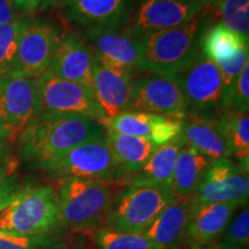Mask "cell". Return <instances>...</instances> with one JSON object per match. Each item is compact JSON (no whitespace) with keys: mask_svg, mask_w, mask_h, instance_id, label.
Wrapping results in <instances>:
<instances>
[{"mask_svg":"<svg viewBox=\"0 0 249 249\" xmlns=\"http://www.w3.org/2000/svg\"><path fill=\"white\" fill-rule=\"evenodd\" d=\"M128 111L149 112L182 119L187 113V107L179 81L176 76L155 73L133 77Z\"/></svg>","mask_w":249,"mask_h":249,"instance_id":"8fae6325","label":"cell"},{"mask_svg":"<svg viewBox=\"0 0 249 249\" xmlns=\"http://www.w3.org/2000/svg\"><path fill=\"white\" fill-rule=\"evenodd\" d=\"M204 11L207 8L198 0H138L123 30L135 38H141L182 26Z\"/></svg>","mask_w":249,"mask_h":249,"instance_id":"9c48e42d","label":"cell"},{"mask_svg":"<svg viewBox=\"0 0 249 249\" xmlns=\"http://www.w3.org/2000/svg\"><path fill=\"white\" fill-rule=\"evenodd\" d=\"M98 249H158L143 233L123 232L107 227L96 236Z\"/></svg>","mask_w":249,"mask_h":249,"instance_id":"4316f807","label":"cell"},{"mask_svg":"<svg viewBox=\"0 0 249 249\" xmlns=\"http://www.w3.org/2000/svg\"><path fill=\"white\" fill-rule=\"evenodd\" d=\"M40 0H13L15 8L21 9L23 12H33L34 9L38 8Z\"/></svg>","mask_w":249,"mask_h":249,"instance_id":"d590c367","label":"cell"},{"mask_svg":"<svg viewBox=\"0 0 249 249\" xmlns=\"http://www.w3.org/2000/svg\"><path fill=\"white\" fill-rule=\"evenodd\" d=\"M227 110L240 112V113L249 111V62L244 67L236 80L231 103Z\"/></svg>","mask_w":249,"mask_h":249,"instance_id":"d6a6232c","label":"cell"},{"mask_svg":"<svg viewBox=\"0 0 249 249\" xmlns=\"http://www.w3.org/2000/svg\"><path fill=\"white\" fill-rule=\"evenodd\" d=\"M183 143L185 142L179 135L172 141L158 145L147 163L134 173L130 181L147 182L172 188L174 166Z\"/></svg>","mask_w":249,"mask_h":249,"instance_id":"cb8c5ba5","label":"cell"},{"mask_svg":"<svg viewBox=\"0 0 249 249\" xmlns=\"http://www.w3.org/2000/svg\"><path fill=\"white\" fill-rule=\"evenodd\" d=\"M136 0H68L62 17L77 28L87 30L123 29L129 21Z\"/></svg>","mask_w":249,"mask_h":249,"instance_id":"5bb4252c","label":"cell"},{"mask_svg":"<svg viewBox=\"0 0 249 249\" xmlns=\"http://www.w3.org/2000/svg\"><path fill=\"white\" fill-rule=\"evenodd\" d=\"M249 49L246 48L241 50L234 58L230 61L218 64L219 68L220 77H222V87H223V102H224V111H226L230 107L231 98L234 91L236 80L244 70V67L248 64Z\"/></svg>","mask_w":249,"mask_h":249,"instance_id":"4dcf8cb0","label":"cell"},{"mask_svg":"<svg viewBox=\"0 0 249 249\" xmlns=\"http://www.w3.org/2000/svg\"><path fill=\"white\" fill-rule=\"evenodd\" d=\"M79 34L92 57L108 67L130 74L140 71L141 46L139 38L123 29L87 30Z\"/></svg>","mask_w":249,"mask_h":249,"instance_id":"4fadbf2b","label":"cell"},{"mask_svg":"<svg viewBox=\"0 0 249 249\" xmlns=\"http://www.w3.org/2000/svg\"><path fill=\"white\" fill-rule=\"evenodd\" d=\"M59 31L45 21H28L18 40L17 55L9 73L36 77L49 67Z\"/></svg>","mask_w":249,"mask_h":249,"instance_id":"9a60e30c","label":"cell"},{"mask_svg":"<svg viewBox=\"0 0 249 249\" xmlns=\"http://www.w3.org/2000/svg\"><path fill=\"white\" fill-rule=\"evenodd\" d=\"M209 26V14L204 11L182 26L139 38L141 46L140 71L177 75L202 53V37Z\"/></svg>","mask_w":249,"mask_h":249,"instance_id":"7a4b0ae2","label":"cell"},{"mask_svg":"<svg viewBox=\"0 0 249 249\" xmlns=\"http://www.w3.org/2000/svg\"><path fill=\"white\" fill-rule=\"evenodd\" d=\"M202 5L204 6L205 8L207 7H213V6H216L218 0H198Z\"/></svg>","mask_w":249,"mask_h":249,"instance_id":"74e56055","label":"cell"},{"mask_svg":"<svg viewBox=\"0 0 249 249\" xmlns=\"http://www.w3.org/2000/svg\"><path fill=\"white\" fill-rule=\"evenodd\" d=\"M219 116L204 118L186 114L182 118L180 136L183 142L209 158L211 161L232 156Z\"/></svg>","mask_w":249,"mask_h":249,"instance_id":"d6986e66","label":"cell"},{"mask_svg":"<svg viewBox=\"0 0 249 249\" xmlns=\"http://www.w3.org/2000/svg\"><path fill=\"white\" fill-rule=\"evenodd\" d=\"M13 0H0V26L18 20Z\"/></svg>","mask_w":249,"mask_h":249,"instance_id":"e575fe53","label":"cell"},{"mask_svg":"<svg viewBox=\"0 0 249 249\" xmlns=\"http://www.w3.org/2000/svg\"><path fill=\"white\" fill-rule=\"evenodd\" d=\"M174 76L179 81L185 97L186 114L216 118L223 113V87L219 68L203 53L198 54Z\"/></svg>","mask_w":249,"mask_h":249,"instance_id":"8992f818","label":"cell"},{"mask_svg":"<svg viewBox=\"0 0 249 249\" xmlns=\"http://www.w3.org/2000/svg\"><path fill=\"white\" fill-rule=\"evenodd\" d=\"M48 245L43 235H20L0 231V249H46Z\"/></svg>","mask_w":249,"mask_h":249,"instance_id":"1f68e13d","label":"cell"},{"mask_svg":"<svg viewBox=\"0 0 249 249\" xmlns=\"http://www.w3.org/2000/svg\"><path fill=\"white\" fill-rule=\"evenodd\" d=\"M68 0H40L38 8L48 9V8H62L67 4Z\"/></svg>","mask_w":249,"mask_h":249,"instance_id":"8d00e7d4","label":"cell"},{"mask_svg":"<svg viewBox=\"0 0 249 249\" xmlns=\"http://www.w3.org/2000/svg\"><path fill=\"white\" fill-rule=\"evenodd\" d=\"M224 132L229 142L231 154L240 161V166L248 170L249 165V114L231 110L220 114Z\"/></svg>","mask_w":249,"mask_h":249,"instance_id":"484cf974","label":"cell"},{"mask_svg":"<svg viewBox=\"0 0 249 249\" xmlns=\"http://www.w3.org/2000/svg\"><path fill=\"white\" fill-rule=\"evenodd\" d=\"M246 48H248V39L222 22L208 27L202 37V53L216 65L230 61Z\"/></svg>","mask_w":249,"mask_h":249,"instance_id":"d4e9b609","label":"cell"},{"mask_svg":"<svg viewBox=\"0 0 249 249\" xmlns=\"http://www.w3.org/2000/svg\"><path fill=\"white\" fill-rule=\"evenodd\" d=\"M105 140L117 161L119 173L124 174L138 172L158 147L150 140L111 130H107Z\"/></svg>","mask_w":249,"mask_h":249,"instance_id":"7402d4cb","label":"cell"},{"mask_svg":"<svg viewBox=\"0 0 249 249\" xmlns=\"http://www.w3.org/2000/svg\"><path fill=\"white\" fill-rule=\"evenodd\" d=\"M104 128L124 135L150 140L157 145L172 141L181 133L182 119L140 111H124L112 118Z\"/></svg>","mask_w":249,"mask_h":249,"instance_id":"e0dca14e","label":"cell"},{"mask_svg":"<svg viewBox=\"0 0 249 249\" xmlns=\"http://www.w3.org/2000/svg\"><path fill=\"white\" fill-rule=\"evenodd\" d=\"M42 113L35 79L7 73L0 76V127L6 140L17 141Z\"/></svg>","mask_w":249,"mask_h":249,"instance_id":"52a82bcc","label":"cell"},{"mask_svg":"<svg viewBox=\"0 0 249 249\" xmlns=\"http://www.w3.org/2000/svg\"><path fill=\"white\" fill-rule=\"evenodd\" d=\"M6 140V138H5V134H4V132H2V129H1V127H0V148L2 147V144H4V141Z\"/></svg>","mask_w":249,"mask_h":249,"instance_id":"f35d334b","label":"cell"},{"mask_svg":"<svg viewBox=\"0 0 249 249\" xmlns=\"http://www.w3.org/2000/svg\"><path fill=\"white\" fill-rule=\"evenodd\" d=\"M213 163L191 145L183 143L173 171L172 192L174 196L180 198L192 197Z\"/></svg>","mask_w":249,"mask_h":249,"instance_id":"603a6c76","label":"cell"},{"mask_svg":"<svg viewBox=\"0 0 249 249\" xmlns=\"http://www.w3.org/2000/svg\"><path fill=\"white\" fill-rule=\"evenodd\" d=\"M217 249H247L249 244V210L242 209L231 219L220 236Z\"/></svg>","mask_w":249,"mask_h":249,"instance_id":"f546056e","label":"cell"},{"mask_svg":"<svg viewBox=\"0 0 249 249\" xmlns=\"http://www.w3.org/2000/svg\"><path fill=\"white\" fill-rule=\"evenodd\" d=\"M35 79L42 113L82 114L95 119L104 127L107 119L93 93L87 87L55 76L45 70Z\"/></svg>","mask_w":249,"mask_h":249,"instance_id":"ba28073f","label":"cell"},{"mask_svg":"<svg viewBox=\"0 0 249 249\" xmlns=\"http://www.w3.org/2000/svg\"><path fill=\"white\" fill-rule=\"evenodd\" d=\"M132 81L133 74L108 67L93 57L92 93L107 121L128 111Z\"/></svg>","mask_w":249,"mask_h":249,"instance_id":"2e32d148","label":"cell"},{"mask_svg":"<svg viewBox=\"0 0 249 249\" xmlns=\"http://www.w3.org/2000/svg\"><path fill=\"white\" fill-rule=\"evenodd\" d=\"M174 197L170 187L129 181L108 213V227L123 232L144 233Z\"/></svg>","mask_w":249,"mask_h":249,"instance_id":"277c9868","label":"cell"},{"mask_svg":"<svg viewBox=\"0 0 249 249\" xmlns=\"http://www.w3.org/2000/svg\"><path fill=\"white\" fill-rule=\"evenodd\" d=\"M14 195V185L8 179L5 171L0 169V210L4 209Z\"/></svg>","mask_w":249,"mask_h":249,"instance_id":"836d02e7","label":"cell"},{"mask_svg":"<svg viewBox=\"0 0 249 249\" xmlns=\"http://www.w3.org/2000/svg\"><path fill=\"white\" fill-rule=\"evenodd\" d=\"M105 133L98 121L82 114L40 113L18 139L22 154L45 169L71 149Z\"/></svg>","mask_w":249,"mask_h":249,"instance_id":"6da1fadb","label":"cell"},{"mask_svg":"<svg viewBox=\"0 0 249 249\" xmlns=\"http://www.w3.org/2000/svg\"><path fill=\"white\" fill-rule=\"evenodd\" d=\"M57 203L59 223L68 227L91 226L110 213L113 191L99 180L70 178L59 189Z\"/></svg>","mask_w":249,"mask_h":249,"instance_id":"5b68a950","label":"cell"},{"mask_svg":"<svg viewBox=\"0 0 249 249\" xmlns=\"http://www.w3.org/2000/svg\"><path fill=\"white\" fill-rule=\"evenodd\" d=\"M93 57L79 37L70 31L58 34L57 44L46 70L61 79L73 81L92 91Z\"/></svg>","mask_w":249,"mask_h":249,"instance_id":"ac0fdd59","label":"cell"},{"mask_svg":"<svg viewBox=\"0 0 249 249\" xmlns=\"http://www.w3.org/2000/svg\"><path fill=\"white\" fill-rule=\"evenodd\" d=\"M59 224L57 195L50 187H31L15 193L0 210V231L20 235H44Z\"/></svg>","mask_w":249,"mask_h":249,"instance_id":"3957f363","label":"cell"},{"mask_svg":"<svg viewBox=\"0 0 249 249\" xmlns=\"http://www.w3.org/2000/svg\"><path fill=\"white\" fill-rule=\"evenodd\" d=\"M216 5L222 23L248 39L249 0H218Z\"/></svg>","mask_w":249,"mask_h":249,"instance_id":"f1b7e54d","label":"cell"},{"mask_svg":"<svg viewBox=\"0 0 249 249\" xmlns=\"http://www.w3.org/2000/svg\"><path fill=\"white\" fill-rule=\"evenodd\" d=\"M249 195L248 170L229 158L213 161L192 196L193 207L238 202L244 204Z\"/></svg>","mask_w":249,"mask_h":249,"instance_id":"7c38bea8","label":"cell"},{"mask_svg":"<svg viewBox=\"0 0 249 249\" xmlns=\"http://www.w3.org/2000/svg\"><path fill=\"white\" fill-rule=\"evenodd\" d=\"M27 23L28 20L18 18L13 22L0 26V76L11 71L20 36Z\"/></svg>","mask_w":249,"mask_h":249,"instance_id":"83f0119b","label":"cell"},{"mask_svg":"<svg viewBox=\"0 0 249 249\" xmlns=\"http://www.w3.org/2000/svg\"><path fill=\"white\" fill-rule=\"evenodd\" d=\"M241 205L238 202H224L193 207L185 239L195 246H205L216 241Z\"/></svg>","mask_w":249,"mask_h":249,"instance_id":"ffe728a7","label":"cell"},{"mask_svg":"<svg viewBox=\"0 0 249 249\" xmlns=\"http://www.w3.org/2000/svg\"><path fill=\"white\" fill-rule=\"evenodd\" d=\"M50 174L61 178L110 180L119 173L117 161L105 136L87 141L71 149L45 167Z\"/></svg>","mask_w":249,"mask_h":249,"instance_id":"30bf717a","label":"cell"},{"mask_svg":"<svg viewBox=\"0 0 249 249\" xmlns=\"http://www.w3.org/2000/svg\"><path fill=\"white\" fill-rule=\"evenodd\" d=\"M192 213V197H174L143 234L158 249H172L185 239Z\"/></svg>","mask_w":249,"mask_h":249,"instance_id":"44dd1931","label":"cell"}]
</instances>
